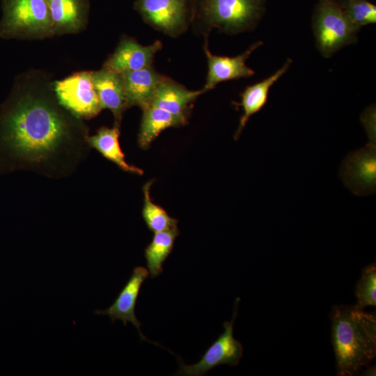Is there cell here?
Masks as SVG:
<instances>
[{
    "mask_svg": "<svg viewBox=\"0 0 376 376\" xmlns=\"http://www.w3.org/2000/svg\"><path fill=\"white\" fill-rule=\"evenodd\" d=\"M53 84L43 71L29 70L0 106V175L26 171L59 179L87 157L88 127L61 105Z\"/></svg>",
    "mask_w": 376,
    "mask_h": 376,
    "instance_id": "6da1fadb",
    "label": "cell"
},
{
    "mask_svg": "<svg viewBox=\"0 0 376 376\" xmlns=\"http://www.w3.org/2000/svg\"><path fill=\"white\" fill-rule=\"evenodd\" d=\"M330 318L337 375H355L376 356V317L340 304L332 307Z\"/></svg>",
    "mask_w": 376,
    "mask_h": 376,
    "instance_id": "7a4b0ae2",
    "label": "cell"
},
{
    "mask_svg": "<svg viewBox=\"0 0 376 376\" xmlns=\"http://www.w3.org/2000/svg\"><path fill=\"white\" fill-rule=\"evenodd\" d=\"M194 19L204 34L213 29L237 34L254 29L265 10L266 0H196ZM192 21V22H193Z\"/></svg>",
    "mask_w": 376,
    "mask_h": 376,
    "instance_id": "3957f363",
    "label": "cell"
},
{
    "mask_svg": "<svg viewBox=\"0 0 376 376\" xmlns=\"http://www.w3.org/2000/svg\"><path fill=\"white\" fill-rule=\"evenodd\" d=\"M54 36L46 0H3L0 37L42 40Z\"/></svg>",
    "mask_w": 376,
    "mask_h": 376,
    "instance_id": "277c9868",
    "label": "cell"
},
{
    "mask_svg": "<svg viewBox=\"0 0 376 376\" xmlns=\"http://www.w3.org/2000/svg\"><path fill=\"white\" fill-rule=\"evenodd\" d=\"M312 28L316 47L324 58H330L343 47L356 43L360 30L337 0H318Z\"/></svg>",
    "mask_w": 376,
    "mask_h": 376,
    "instance_id": "5b68a950",
    "label": "cell"
},
{
    "mask_svg": "<svg viewBox=\"0 0 376 376\" xmlns=\"http://www.w3.org/2000/svg\"><path fill=\"white\" fill-rule=\"evenodd\" d=\"M194 1L196 0H136L134 8L156 30L178 37L193 21Z\"/></svg>",
    "mask_w": 376,
    "mask_h": 376,
    "instance_id": "8992f818",
    "label": "cell"
},
{
    "mask_svg": "<svg viewBox=\"0 0 376 376\" xmlns=\"http://www.w3.org/2000/svg\"><path fill=\"white\" fill-rule=\"evenodd\" d=\"M53 86L61 105L82 120L94 118L102 109L92 71L75 72L63 79L54 81Z\"/></svg>",
    "mask_w": 376,
    "mask_h": 376,
    "instance_id": "52a82bcc",
    "label": "cell"
},
{
    "mask_svg": "<svg viewBox=\"0 0 376 376\" xmlns=\"http://www.w3.org/2000/svg\"><path fill=\"white\" fill-rule=\"evenodd\" d=\"M240 300L239 297L235 299L232 319L224 323V332L208 347L197 363L187 365L178 357L179 369L176 375L202 376L216 366L223 364L235 366L239 363L243 354V346L233 336V324Z\"/></svg>",
    "mask_w": 376,
    "mask_h": 376,
    "instance_id": "ba28073f",
    "label": "cell"
},
{
    "mask_svg": "<svg viewBox=\"0 0 376 376\" xmlns=\"http://www.w3.org/2000/svg\"><path fill=\"white\" fill-rule=\"evenodd\" d=\"M340 178L356 195H368L375 191L376 148L368 142L363 148L349 154L342 163Z\"/></svg>",
    "mask_w": 376,
    "mask_h": 376,
    "instance_id": "9c48e42d",
    "label": "cell"
},
{
    "mask_svg": "<svg viewBox=\"0 0 376 376\" xmlns=\"http://www.w3.org/2000/svg\"><path fill=\"white\" fill-rule=\"evenodd\" d=\"M263 44L258 40L252 44L244 52L236 56H217L208 49L207 39L203 46L207 61V74L204 92L214 88L218 84L253 76L255 72L246 64L251 54Z\"/></svg>",
    "mask_w": 376,
    "mask_h": 376,
    "instance_id": "30bf717a",
    "label": "cell"
},
{
    "mask_svg": "<svg viewBox=\"0 0 376 376\" xmlns=\"http://www.w3.org/2000/svg\"><path fill=\"white\" fill-rule=\"evenodd\" d=\"M162 48L160 40L143 46L134 38L125 36L102 67L120 74L143 69L152 65L155 54Z\"/></svg>",
    "mask_w": 376,
    "mask_h": 376,
    "instance_id": "8fae6325",
    "label": "cell"
},
{
    "mask_svg": "<svg viewBox=\"0 0 376 376\" xmlns=\"http://www.w3.org/2000/svg\"><path fill=\"white\" fill-rule=\"evenodd\" d=\"M148 276L149 272L145 267L142 266L134 267L132 275L113 303L109 308L102 311L97 310L94 313L108 315L112 322L120 320L123 321L124 325H127V322L132 323L138 330L141 340H146L162 347L143 336L140 329L141 322L135 315V307L141 287Z\"/></svg>",
    "mask_w": 376,
    "mask_h": 376,
    "instance_id": "7c38bea8",
    "label": "cell"
},
{
    "mask_svg": "<svg viewBox=\"0 0 376 376\" xmlns=\"http://www.w3.org/2000/svg\"><path fill=\"white\" fill-rule=\"evenodd\" d=\"M92 77L102 109L110 110L115 118L114 125L120 127L127 109L122 75L102 67L92 71Z\"/></svg>",
    "mask_w": 376,
    "mask_h": 376,
    "instance_id": "4fadbf2b",
    "label": "cell"
},
{
    "mask_svg": "<svg viewBox=\"0 0 376 376\" xmlns=\"http://www.w3.org/2000/svg\"><path fill=\"white\" fill-rule=\"evenodd\" d=\"M54 36L77 33L88 22V0H46Z\"/></svg>",
    "mask_w": 376,
    "mask_h": 376,
    "instance_id": "5bb4252c",
    "label": "cell"
},
{
    "mask_svg": "<svg viewBox=\"0 0 376 376\" xmlns=\"http://www.w3.org/2000/svg\"><path fill=\"white\" fill-rule=\"evenodd\" d=\"M203 93V89L189 90L174 80L164 77L157 86L149 105L187 118L193 102Z\"/></svg>",
    "mask_w": 376,
    "mask_h": 376,
    "instance_id": "9a60e30c",
    "label": "cell"
},
{
    "mask_svg": "<svg viewBox=\"0 0 376 376\" xmlns=\"http://www.w3.org/2000/svg\"><path fill=\"white\" fill-rule=\"evenodd\" d=\"M121 75L127 109L134 106L143 109L148 106L157 86L165 77L152 65Z\"/></svg>",
    "mask_w": 376,
    "mask_h": 376,
    "instance_id": "2e32d148",
    "label": "cell"
},
{
    "mask_svg": "<svg viewBox=\"0 0 376 376\" xmlns=\"http://www.w3.org/2000/svg\"><path fill=\"white\" fill-rule=\"evenodd\" d=\"M292 63L288 58L284 64L274 74L253 85L248 86L241 93V101L243 113L240 117L235 139H237L251 116L260 111L267 103L270 88L288 70Z\"/></svg>",
    "mask_w": 376,
    "mask_h": 376,
    "instance_id": "e0dca14e",
    "label": "cell"
},
{
    "mask_svg": "<svg viewBox=\"0 0 376 376\" xmlns=\"http://www.w3.org/2000/svg\"><path fill=\"white\" fill-rule=\"evenodd\" d=\"M143 115L138 135L141 148H146L165 129L185 125L187 118L175 116L160 108L148 105L142 109Z\"/></svg>",
    "mask_w": 376,
    "mask_h": 376,
    "instance_id": "ac0fdd59",
    "label": "cell"
},
{
    "mask_svg": "<svg viewBox=\"0 0 376 376\" xmlns=\"http://www.w3.org/2000/svg\"><path fill=\"white\" fill-rule=\"evenodd\" d=\"M120 134V127L116 125L113 127H102L94 135L88 136V144L123 171L142 175L143 170L126 162L119 143Z\"/></svg>",
    "mask_w": 376,
    "mask_h": 376,
    "instance_id": "d6986e66",
    "label": "cell"
},
{
    "mask_svg": "<svg viewBox=\"0 0 376 376\" xmlns=\"http://www.w3.org/2000/svg\"><path fill=\"white\" fill-rule=\"evenodd\" d=\"M179 235L178 227L157 233L145 249L148 271L151 279L163 272V264L172 252L176 237Z\"/></svg>",
    "mask_w": 376,
    "mask_h": 376,
    "instance_id": "ffe728a7",
    "label": "cell"
},
{
    "mask_svg": "<svg viewBox=\"0 0 376 376\" xmlns=\"http://www.w3.org/2000/svg\"><path fill=\"white\" fill-rule=\"evenodd\" d=\"M151 184V182H148L143 187L144 203L142 216L148 229L157 233L178 227V220L170 217L165 210L152 201L150 195Z\"/></svg>",
    "mask_w": 376,
    "mask_h": 376,
    "instance_id": "44dd1931",
    "label": "cell"
},
{
    "mask_svg": "<svg viewBox=\"0 0 376 376\" xmlns=\"http://www.w3.org/2000/svg\"><path fill=\"white\" fill-rule=\"evenodd\" d=\"M357 303L361 309L376 306V265L371 263L363 268L361 277L355 286Z\"/></svg>",
    "mask_w": 376,
    "mask_h": 376,
    "instance_id": "7402d4cb",
    "label": "cell"
},
{
    "mask_svg": "<svg viewBox=\"0 0 376 376\" xmlns=\"http://www.w3.org/2000/svg\"><path fill=\"white\" fill-rule=\"evenodd\" d=\"M345 13L361 29L376 22V6L368 0H339Z\"/></svg>",
    "mask_w": 376,
    "mask_h": 376,
    "instance_id": "603a6c76",
    "label": "cell"
},
{
    "mask_svg": "<svg viewBox=\"0 0 376 376\" xmlns=\"http://www.w3.org/2000/svg\"><path fill=\"white\" fill-rule=\"evenodd\" d=\"M361 122L366 130L369 142L375 143V108L371 106L361 115Z\"/></svg>",
    "mask_w": 376,
    "mask_h": 376,
    "instance_id": "cb8c5ba5",
    "label": "cell"
},
{
    "mask_svg": "<svg viewBox=\"0 0 376 376\" xmlns=\"http://www.w3.org/2000/svg\"><path fill=\"white\" fill-rule=\"evenodd\" d=\"M364 375H375V366L368 368L365 372Z\"/></svg>",
    "mask_w": 376,
    "mask_h": 376,
    "instance_id": "d4e9b609",
    "label": "cell"
}]
</instances>
